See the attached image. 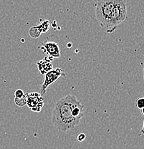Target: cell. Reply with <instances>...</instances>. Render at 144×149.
Segmentation results:
<instances>
[{
  "mask_svg": "<svg viewBox=\"0 0 144 149\" xmlns=\"http://www.w3.org/2000/svg\"><path fill=\"white\" fill-rule=\"evenodd\" d=\"M143 74H144V68H143Z\"/></svg>",
  "mask_w": 144,
  "mask_h": 149,
  "instance_id": "16",
  "label": "cell"
},
{
  "mask_svg": "<svg viewBox=\"0 0 144 149\" xmlns=\"http://www.w3.org/2000/svg\"><path fill=\"white\" fill-rule=\"evenodd\" d=\"M136 107L141 110L144 107V97H139L136 100Z\"/></svg>",
  "mask_w": 144,
  "mask_h": 149,
  "instance_id": "11",
  "label": "cell"
},
{
  "mask_svg": "<svg viewBox=\"0 0 144 149\" xmlns=\"http://www.w3.org/2000/svg\"><path fill=\"white\" fill-rule=\"evenodd\" d=\"M141 113H142V114H143L144 116V107L141 109Z\"/></svg>",
  "mask_w": 144,
  "mask_h": 149,
  "instance_id": "15",
  "label": "cell"
},
{
  "mask_svg": "<svg viewBox=\"0 0 144 149\" xmlns=\"http://www.w3.org/2000/svg\"><path fill=\"white\" fill-rule=\"evenodd\" d=\"M24 95V91L21 89H17L15 91V97H22V96Z\"/></svg>",
  "mask_w": 144,
  "mask_h": 149,
  "instance_id": "12",
  "label": "cell"
},
{
  "mask_svg": "<svg viewBox=\"0 0 144 149\" xmlns=\"http://www.w3.org/2000/svg\"><path fill=\"white\" fill-rule=\"evenodd\" d=\"M15 102L17 106L23 107L27 103V100H26V95H24L22 97H15Z\"/></svg>",
  "mask_w": 144,
  "mask_h": 149,
  "instance_id": "10",
  "label": "cell"
},
{
  "mask_svg": "<svg viewBox=\"0 0 144 149\" xmlns=\"http://www.w3.org/2000/svg\"><path fill=\"white\" fill-rule=\"evenodd\" d=\"M42 32H40V30L39 29V28L37 26H33V27H30V29H29V35L32 38L37 39L38 37H40L41 35Z\"/></svg>",
  "mask_w": 144,
  "mask_h": 149,
  "instance_id": "8",
  "label": "cell"
},
{
  "mask_svg": "<svg viewBox=\"0 0 144 149\" xmlns=\"http://www.w3.org/2000/svg\"><path fill=\"white\" fill-rule=\"evenodd\" d=\"M38 27L42 33H45L49 30V27H50V22L49 20H45L38 25Z\"/></svg>",
  "mask_w": 144,
  "mask_h": 149,
  "instance_id": "9",
  "label": "cell"
},
{
  "mask_svg": "<svg viewBox=\"0 0 144 149\" xmlns=\"http://www.w3.org/2000/svg\"><path fill=\"white\" fill-rule=\"evenodd\" d=\"M27 100V106L34 112H40L42 108L44 105V98L40 95V93L37 92L29 93L25 95Z\"/></svg>",
  "mask_w": 144,
  "mask_h": 149,
  "instance_id": "5",
  "label": "cell"
},
{
  "mask_svg": "<svg viewBox=\"0 0 144 149\" xmlns=\"http://www.w3.org/2000/svg\"><path fill=\"white\" fill-rule=\"evenodd\" d=\"M52 59L53 58L50 57L49 56H46L44 57V59L37 63L38 71L41 75H45L49 71L53 69V66L52 64Z\"/></svg>",
  "mask_w": 144,
  "mask_h": 149,
  "instance_id": "7",
  "label": "cell"
},
{
  "mask_svg": "<svg viewBox=\"0 0 144 149\" xmlns=\"http://www.w3.org/2000/svg\"><path fill=\"white\" fill-rule=\"evenodd\" d=\"M115 0H98L95 4V17L100 27L106 29Z\"/></svg>",
  "mask_w": 144,
  "mask_h": 149,
  "instance_id": "3",
  "label": "cell"
},
{
  "mask_svg": "<svg viewBox=\"0 0 144 149\" xmlns=\"http://www.w3.org/2000/svg\"><path fill=\"white\" fill-rule=\"evenodd\" d=\"M39 49L46 53L47 56H49L52 58H59L60 57V51L59 45L55 42L45 41L42 43V45Z\"/></svg>",
  "mask_w": 144,
  "mask_h": 149,
  "instance_id": "6",
  "label": "cell"
},
{
  "mask_svg": "<svg viewBox=\"0 0 144 149\" xmlns=\"http://www.w3.org/2000/svg\"><path fill=\"white\" fill-rule=\"evenodd\" d=\"M86 135L85 134V133H80V134H78V136H77V139L79 142H83V141L86 140Z\"/></svg>",
  "mask_w": 144,
  "mask_h": 149,
  "instance_id": "13",
  "label": "cell"
},
{
  "mask_svg": "<svg viewBox=\"0 0 144 149\" xmlns=\"http://www.w3.org/2000/svg\"><path fill=\"white\" fill-rule=\"evenodd\" d=\"M141 133L142 135H144V120H143V127H142L141 130Z\"/></svg>",
  "mask_w": 144,
  "mask_h": 149,
  "instance_id": "14",
  "label": "cell"
},
{
  "mask_svg": "<svg viewBox=\"0 0 144 149\" xmlns=\"http://www.w3.org/2000/svg\"><path fill=\"white\" fill-rule=\"evenodd\" d=\"M44 76V82L42 85L41 90H40V95L42 96L45 94L47 88L49 85L56 82L59 79V77H61V76L65 77V74L64 71L61 68H56V69L51 70Z\"/></svg>",
  "mask_w": 144,
  "mask_h": 149,
  "instance_id": "4",
  "label": "cell"
},
{
  "mask_svg": "<svg viewBox=\"0 0 144 149\" xmlns=\"http://www.w3.org/2000/svg\"><path fill=\"white\" fill-rule=\"evenodd\" d=\"M79 102L73 95H66L57 102L53 109L52 121L59 131L65 133L79 125L80 122L72 116V109Z\"/></svg>",
  "mask_w": 144,
  "mask_h": 149,
  "instance_id": "1",
  "label": "cell"
},
{
  "mask_svg": "<svg viewBox=\"0 0 144 149\" xmlns=\"http://www.w3.org/2000/svg\"><path fill=\"white\" fill-rule=\"evenodd\" d=\"M127 17L126 1L125 0H115L109 21L105 30L109 34L113 33L119 24L127 19Z\"/></svg>",
  "mask_w": 144,
  "mask_h": 149,
  "instance_id": "2",
  "label": "cell"
}]
</instances>
